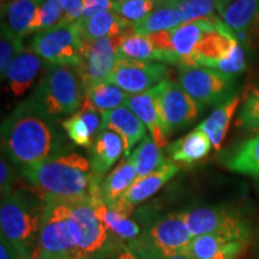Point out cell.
I'll return each mask as SVG.
<instances>
[{"label":"cell","mask_w":259,"mask_h":259,"mask_svg":"<svg viewBox=\"0 0 259 259\" xmlns=\"http://www.w3.org/2000/svg\"><path fill=\"white\" fill-rule=\"evenodd\" d=\"M258 240H259V228H258Z\"/></svg>","instance_id":"7dc6e473"},{"label":"cell","mask_w":259,"mask_h":259,"mask_svg":"<svg viewBox=\"0 0 259 259\" xmlns=\"http://www.w3.org/2000/svg\"><path fill=\"white\" fill-rule=\"evenodd\" d=\"M16 181L15 166L4 154H2L0 161V190L2 197H6L14 192V185Z\"/></svg>","instance_id":"74e56055"},{"label":"cell","mask_w":259,"mask_h":259,"mask_svg":"<svg viewBox=\"0 0 259 259\" xmlns=\"http://www.w3.org/2000/svg\"><path fill=\"white\" fill-rule=\"evenodd\" d=\"M85 41L121 35L134 29V24L114 11L100 12L92 17H82L76 22Z\"/></svg>","instance_id":"44dd1931"},{"label":"cell","mask_w":259,"mask_h":259,"mask_svg":"<svg viewBox=\"0 0 259 259\" xmlns=\"http://www.w3.org/2000/svg\"><path fill=\"white\" fill-rule=\"evenodd\" d=\"M153 89L161 128L167 139L176 131L192 124L203 111L179 83L163 79Z\"/></svg>","instance_id":"30bf717a"},{"label":"cell","mask_w":259,"mask_h":259,"mask_svg":"<svg viewBox=\"0 0 259 259\" xmlns=\"http://www.w3.org/2000/svg\"><path fill=\"white\" fill-rule=\"evenodd\" d=\"M236 125L259 131V88H253L246 93Z\"/></svg>","instance_id":"d590c367"},{"label":"cell","mask_w":259,"mask_h":259,"mask_svg":"<svg viewBox=\"0 0 259 259\" xmlns=\"http://www.w3.org/2000/svg\"><path fill=\"white\" fill-rule=\"evenodd\" d=\"M131 156L135 160L136 169H137L138 174L137 179L149 176L166 162L161 148L156 144L154 138L149 137V136L139 143L134 153L131 154Z\"/></svg>","instance_id":"1f68e13d"},{"label":"cell","mask_w":259,"mask_h":259,"mask_svg":"<svg viewBox=\"0 0 259 259\" xmlns=\"http://www.w3.org/2000/svg\"><path fill=\"white\" fill-rule=\"evenodd\" d=\"M241 102V97L238 95L232 96L231 99L227 100L222 105H220L218 108L210 114L208 118L204 120L199 127L209 136L211 141L212 147L218 150L221 148L227 132H228L229 125L233 119V115L235 114L236 109Z\"/></svg>","instance_id":"f1b7e54d"},{"label":"cell","mask_w":259,"mask_h":259,"mask_svg":"<svg viewBox=\"0 0 259 259\" xmlns=\"http://www.w3.org/2000/svg\"><path fill=\"white\" fill-rule=\"evenodd\" d=\"M31 97L57 120L61 116L73 115L84 101L76 69L50 63L45 65V72Z\"/></svg>","instance_id":"8992f818"},{"label":"cell","mask_w":259,"mask_h":259,"mask_svg":"<svg viewBox=\"0 0 259 259\" xmlns=\"http://www.w3.org/2000/svg\"><path fill=\"white\" fill-rule=\"evenodd\" d=\"M211 148L212 143L209 136L198 126L171 143L168 147V154L174 162L193 164L208 156Z\"/></svg>","instance_id":"cb8c5ba5"},{"label":"cell","mask_w":259,"mask_h":259,"mask_svg":"<svg viewBox=\"0 0 259 259\" xmlns=\"http://www.w3.org/2000/svg\"><path fill=\"white\" fill-rule=\"evenodd\" d=\"M178 170L179 168L174 162L166 161L158 169L151 174L136 180L132 186L124 193V196L115 204L109 206L130 216L138 204L153 197L157 191H160L171 178L176 176Z\"/></svg>","instance_id":"9a60e30c"},{"label":"cell","mask_w":259,"mask_h":259,"mask_svg":"<svg viewBox=\"0 0 259 259\" xmlns=\"http://www.w3.org/2000/svg\"><path fill=\"white\" fill-rule=\"evenodd\" d=\"M108 259H143V258H141L139 255L136 254L127 245L124 244L114 254H112Z\"/></svg>","instance_id":"b9f144b4"},{"label":"cell","mask_w":259,"mask_h":259,"mask_svg":"<svg viewBox=\"0 0 259 259\" xmlns=\"http://www.w3.org/2000/svg\"><path fill=\"white\" fill-rule=\"evenodd\" d=\"M103 130L114 131L121 138L126 156H130L132 148L147 137V126L126 106L102 113L101 131Z\"/></svg>","instance_id":"e0dca14e"},{"label":"cell","mask_w":259,"mask_h":259,"mask_svg":"<svg viewBox=\"0 0 259 259\" xmlns=\"http://www.w3.org/2000/svg\"><path fill=\"white\" fill-rule=\"evenodd\" d=\"M65 12V23H73L83 17L85 0H60Z\"/></svg>","instance_id":"f35d334b"},{"label":"cell","mask_w":259,"mask_h":259,"mask_svg":"<svg viewBox=\"0 0 259 259\" xmlns=\"http://www.w3.org/2000/svg\"><path fill=\"white\" fill-rule=\"evenodd\" d=\"M46 61L36 53L23 50L10 63L2 79H6L15 96H22L34 85L36 79L45 70Z\"/></svg>","instance_id":"ac0fdd59"},{"label":"cell","mask_w":259,"mask_h":259,"mask_svg":"<svg viewBox=\"0 0 259 259\" xmlns=\"http://www.w3.org/2000/svg\"><path fill=\"white\" fill-rule=\"evenodd\" d=\"M131 32H135L134 29L116 36L85 42L83 59L76 67L84 95L97 84L106 82L119 59L118 47Z\"/></svg>","instance_id":"7c38bea8"},{"label":"cell","mask_w":259,"mask_h":259,"mask_svg":"<svg viewBox=\"0 0 259 259\" xmlns=\"http://www.w3.org/2000/svg\"><path fill=\"white\" fill-rule=\"evenodd\" d=\"M23 51V41L12 36L5 29H2L0 37V72L4 76L6 69L17 54Z\"/></svg>","instance_id":"8d00e7d4"},{"label":"cell","mask_w":259,"mask_h":259,"mask_svg":"<svg viewBox=\"0 0 259 259\" xmlns=\"http://www.w3.org/2000/svg\"><path fill=\"white\" fill-rule=\"evenodd\" d=\"M92 202L100 220L120 240L127 244L128 241L134 240L139 235V233L142 231L141 225L130 219V216L119 211V210L107 205L100 197V193L93 197Z\"/></svg>","instance_id":"d4e9b609"},{"label":"cell","mask_w":259,"mask_h":259,"mask_svg":"<svg viewBox=\"0 0 259 259\" xmlns=\"http://www.w3.org/2000/svg\"><path fill=\"white\" fill-rule=\"evenodd\" d=\"M74 239L73 259H108L126 244L105 226L92 198L70 200Z\"/></svg>","instance_id":"5b68a950"},{"label":"cell","mask_w":259,"mask_h":259,"mask_svg":"<svg viewBox=\"0 0 259 259\" xmlns=\"http://www.w3.org/2000/svg\"><path fill=\"white\" fill-rule=\"evenodd\" d=\"M5 2H9V0H2V3H5Z\"/></svg>","instance_id":"bcb514c9"},{"label":"cell","mask_w":259,"mask_h":259,"mask_svg":"<svg viewBox=\"0 0 259 259\" xmlns=\"http://www.w3.org/2000/svg\"><path fill=\"white\" fill-rule=\"evenodd\" d=\"M84 99L99 112L105 113L125 106L128 95L124 90L109 82H102L85 93Z\"/></svg>","instance_id":"4dcf8cb0"},{"label":"cell","mask_w":259,"mask_h":259,"mask_svg":"<svg viewBox=\"0 0 259 259\" xmlns=\"http://www.w3.org/2000/svg\"><path fill=\"white\" fill-rule=\"evenodd\" d=\"M138 174L136 169L134 157L126 156L120 163L105 177L100 185V197L107 205H113L124 196L132 184L137 180Z\"/></svg>","instance_id":"603a6c76"},{"label":"cell","mask_w":259,"mask_h":259,"mask_svg":"<svg viewBox=\"0 0 259 259\" xmlns=\"http://www.w3.org/2000/svg\"><path fill=\"white\" fill-rule=\"evenodd\" d=\"M0 259H23L28 253L31 252H25L11 242L5 236H0Z\"/></svg>","instance_id":"ab89813d"},{"label":"cell","mask_w":259,"mask_h":259,"mask_svg":"<svg viewBox=\"0 0 259 259\" xmlns=\"http://www.w3.org/2000/svg\"><path fill=\"white\" fill-rule=\"evenodd\" d=\"M70 149L57 119L31 96L19 102L2 124L3 154L18 169L59 156Z\"/></svg>","instance_id":"6da1fadb"},{"label":"cell","mask_w":259,"mask_h":259,"mask_svg":"<svg viewBox=\"0 0 259 259\" xmlns=\"http://www.w3.org/2000/svg\"><path fill=\"white\" fill-rule=\"evenodd\" d=\"M113 0H85L83 17H92L100 12L112 11Z\"/></svg>","instance_id":"60d3db41"},{"label":"cell","mask_w":259,"mask_h":259,"mask_svg":"<svg viewBox=\"0 0 259 259\" xmlns=\"http://www.w3.org/2000/svg\"><path fill=\"white\" fill-rule=\"evenodd\" d=\"M232 0H171L179 9L184 23L219 15Z\"/></svg>","instance_id":"d6a6232c"},{"label":"cell","mask_w":259,"mask_h":259,"mask_svg":"<svg viewBox=\"0 0 259 259\" xmlns=\"http://www.w3.org/2000/svg\"><path fill=\"white\" fill-rule=\"evenodd\" d=\"M168 71L167 65L158 61L119 58L106 82L114 84L130 95H137L161 83Z\"/></svg>","instance_id":"4fadbf2b"},{"label":"cell","mask_w":259,"mask_h":259,"mask_svg":"<svg viewBox=\"0 0 259 259\" xmlns=\"http://www.w3.org/2000/svg\"><path fill=\"white\" fill-rule=\"evenodd\" d=\"M37 14L31 25L30 34L42 32L65 23V12L60 0H36Z\"/></svg>","instance_id":"836d02e7"},{"label":"cell","mask_w":259,"mask_h":259,"mask_svg":"<svg viewBox=\"0 0 259 259\" xmlns=\"http://www.w3.org/2000/svg\"><path fill=\"white\" fill-rule=\"evenodd\" d=\"M118 54L119 58L177 65L174 57L158 50L148 36L135 34V32H131L124 37L120 46L118 47Z\"/></svg>","instance_id":"4316f807"},{"label":"cell","mask_w":259,"mask_h":259,"mask_svg":"<svg viewBox=\"0 0 259 259\" xmlns=\"http://www.w3.org/2000/svg\"><path fill=\"white\" fill-rule=\"evenodd\" d=\"M36 14V0H9L2 3V29L23 41L30 34Z\"/></svg>","instance_id":"ffe728a7"},{"label":"cell","mask_w":259,"mask_h":259,"mask_svg":"<svg viewBox=\"0 0 259 259\" xmlns=\"http://www.w3.org/2000/svg\"><path fill=\"white\" fill-rule=\"evenodd\" d=\"M166 0H113V11L132 24L144 19Z\"/></svg>","instance_id":"e575fe53"},{"label":"cell","mask_w":259,"mask_h":259,"mask_svg":"<svg viewBox=\"0 0 259 259\" xmlns=\"http://www.w3.org/2000/svg\"><path fill=\"white\" fill-rule=\"evenodd\" d=\"M40 231L32 258L74 257V239L70 200L46 197Z\"/></svg>","instance_id":"52a82bcc"},{"label":"cell","mask_w":259,"mask_h":259,"mask_svg":"<svg viewBox=\"0 0 259 259\" xmlns=\"http://www.w3.org/2000/svg\"><path fill=\"white\" fill-rule=\"evenodd\" d=\"M37 259H65V258H53V257H44V258H37Z\"/></svg>","instance_id":"ee69618b"},{"label":"cell","mask_w":259,"mask_h":259,"mask_svg":"<svg viewBox=\"0 0 259 259\" xmlns=\"http://www.w3.org/2000/svg\"><path fill=\"white\" fill-rule=\"evenodd\" d=\"M173 259H186V258H185V257H183V255H178V257L173 258Z\"/></svg>","instance_id":"f6af8a7d"},{"label":"cell","mask_w":259,"mask_h":259,"mask_svg":"<svg viewBox=\"0 0 259 259\" xmlns=\"http://www.w3.org/2000/svg\"><path fill=\"white\" fill-rule=\"evenodd\" d=\"M45 200L34 191L16 190L2 197V235L25 252H34L40 231Z\"/></svg>","instance_id":"277c9868"},{"label":"cell","mask_w":259,"mask_h":259,"mask_svg":"<svg viewBox=\"0 0 259 259\" xmlns=\"http://www.w3.org/2000/svg\"><path fill=\"white\" fill-rule=\"evenodd\" d=\"M179 84L203 109L231 99L234 78L210 67L192 66L180 69Z\"/></svg>","instance_id":"8fae6325"},{"label":"cell","mask_w":259,"mask_h":259,"mask_svg":"<svg viewBox=\"0 0 259 259\" xmlns=\"http://www.w3.org/2000/svg\"><path fill=\"white\" fill-rule=\"evenodd\" d=\"M142 231L127 245L143 259H173L181 255L193 236L180 211L141 215Z\"/></svg>","instance_id":"3957f363"},{"label":"cell","mask_w":259,"mask_h":259,"mask_svg":"<svg viewBox=\"0 0 259 259\" xmlns=\"http://www.w3.org/2000/svg\"><path fill=\"white\" fill-rule=\"evenodd\" d=\"M183 23V16L179 9L171 3V0H166L144 19L134 23V31L135 34L149 36L156 32L177 28Z\"/></svg>","instance_id":"83f0119b"},{"label":"cell","mask_w":259,"mask_h":259,"mask_svg":"<svg viewBox=\"0 0 259 259\" xmlns=\"http://www.w3.org/2000/svg\"><path fill=\"white\" fill-rule=\"evenodd\" d=\"M23 259H34V258H32V253H28Z\"/></svg>","instance_id":"7bdbcfd3"},{"label":"cell","mask_w":259,"mask_h":259,"mask_svg":"<svg viewBox=\"0 0 259 259\" xmlns=\"http://www.w3.org/2000/svg\"><path fill=\"white\" fill-rule=\"evenodd\" d=\"M18 170L42 199L46 197L67 200L93 198L100 193L102 181L93 171L88 158L74 151Z\"/></svg>","instance_id":"7a4b0ae2"},{"label":"cell","mask_w":259,"mask_h":259,"mask_svg":"<svg viewBox=\"0 0 259 259\" xmlns=\"http://www.w3.org/2000/svg\"><path fill=\"white\" fill-rule=\"evenodd\" d=\"M247 242L218 235L194 236L181 255L186 259H238Z\"/></svg>","instance_id":"2e32d148"},{"label":"cell","mask_w":259,"mask_h":259,"mask_svg":"<svg viewBox=\"0 0 259 259\" xmlns=\"http://www.w3.org/2000/svg\"><path fill=\"white\" fill-rule=\"evenodd\" d=\"M102 126V113L84 99L77 113L61 122V127L72 143L83 148H92Z\"/></svg>","instance_id":"d6986e66"},{"label":"cell","mask_w":259,"mask_h":259,"mask_svg":"<svg viewBox=\"0 0 259 259\" xmlns=\"http://www.w3.org/2000/svg\"><path fill=\"white\" fill-rule=\"evenodd\" d=\"M220 17L240 44L251 50L259 47V0H232Z\"/></svg>","instance_id":"5bb4252c"},{"label":"cell","mask_w":259,"mask_h":259,"mask_svg":"<svg viewBox=\"0 0 259 259\" xmlns=\"http://www.w3.org/2000/svg\"><path fill=\"white\" fill-rule=\"evenodd\" d=\"M90 150L92 169L100 179H103L107 171L120 158L124 143L114 131L103 130L96 136Z\"/></svg>","instance_id":"7402d4cb"},{"label":"cell","mask_w":259,"mask_h":259,"mask_svg":"<svg viewBox=\"0 0 259 259\" xmlns=\"http://www.w3.org/2000/svg\"><path fill=\"white\" fill-rule=\"evenodd\" d=\"M85 42L78 24L73 22L38 32L30 41L29 50L46 63L66 65L76 69L83 59Z\"/></svg>","instance_id":"9c48e42d"},{"label":"cell","mask_w":259,"mask_h":259,"mask_svg":"<svg viewBox=\"0 0 259 259\" xmlns=\"http://www.w3.org/2000/svg\"><path fill=\"white\" fill-rule=\"evenodd\" d=\"M180 215L193 238L218 235L233 240L248 241L251 239L250 223L235 209L227 206H197L181 210Z\"/></svg>","instance_id":"ba28073f"},{"label":"cell","mask_w":259,"mask_h":259,"mask_svg":"<svg viewBox=\"0 0 259 259\" xmlns=\"http://www.w3.org/2000/svg\"><path fill=\"white\" fill-rule=\"evenodd\" d=\"M229 170L259 178V135L242 143L226 160Z\"/></svg>","instance_id":"f546056e"},{"label":"cell","mask_w":259,"mask_h":259,"mask_svg":"<svg viewBox=\"0 0 259 259\" xmlns=\"http://www.w3.org/2000/svg\"><path fill=\"white\" fill-rule=\"evenodd\" d=\"M125 106L131 109L138 116L139 120L147 126L151 137L154 138V141L156 142L158 147H166L167 138L164 137L161 128L160 119H158L156 106H155L154 89H150L142 94H137V95H128Z\"/></svg>","instance_id":"484cf974"}]
</instances>
